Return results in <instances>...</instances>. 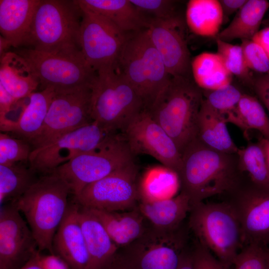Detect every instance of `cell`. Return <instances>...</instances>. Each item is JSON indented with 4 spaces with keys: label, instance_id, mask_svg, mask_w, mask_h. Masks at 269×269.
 Masks as SVG:
<instances>
[{
    "label": "cell",
    "instance_id": "cell-40",
    "mask_svg": "<svg viewBox=\"0 0 269 269\" xmlns=\"http://www.w3.org/2000/svg\"><path fill=\"white\" fill-rule=\"evenodd\" d=\"M191 251L194 269H228L197 240Z\"/></svg>",
    "mask_w": 269,
    "mask_h": 269
},
{
    "label": "cell",
    "instance_id": "cell-18",
    "mask_svg": "<svg viewBox=\"0 0 269 269\" xmlns=\"http://www.w3.org/2000/svg\"><path fill=\"white\" fill-rule=\"evenodd\" d=\"M38 251L33 233L15 202L0 206V269H19Z\"/></svg>",
    "mask_w": 269,
    "mask_h": 269
},
{
    "label": "cell",
    "instance_id": "cell-14",
    "mask_svg": "<svg viewBox=\"0 0 269 269\" xmlns=\"http://www.w3.org/2000/svg\"><path fill=\"white\" fill-rule=\"evenodd\" d=\"M81 8L79 45L85 59L96 72L116 66L127 33L107 18Z\"/></svg>",
    "mask_w": 269,
    "mask_h": 269
},
{
    "label": "cell",
    "instance_id": "cell-24",
    "mask_svg": "<svg viewBox=\"0 0 269 269\" xmlns=\"http://www.w3.org/2000/svg\"><path fill=\"white\" fill-rule=\"evenodd\" d=\"M39 84L31 67L21 56L8 51L0 57V85L16 100L29 97Z\"/></svg>",
    "mask_w": 269,
    "mask_h": 269
},
{
    "label": "cell",
    "instance_id": "cell-9",
    "mask_svg": "<svg viewBox=\"0 0 269 269\" xmlns=\"http://www.w3.org/2000/svg\"><path fill=\"white\" fill-rule=\"evenodd\" d=\"M188 229L183 225L167 231L148 225L139 238L120 248L117 256L129 269H177L187 248Z\"/></svg>",
    "mask_w": 269,
    "mask_h": 269
},
{
    "label": "cell",
    "instance_id": "cell-29",
    "mask_svg": "<svg viewBox=\"0 0 269 269\" xmlns=\"http://www.w3.org/2000/svg\"><path fill=\"white\" fill-rule=\"evenodd\" d=\"M185 21L194 33L215 36L224 22L222 8L218 0H190L187 4Z\"/></svg>",
    "mask_w": 269,
    "mask_h": 269
},
{
    "label": "cell",
    "instance_id": "cell-33",
    "mask_svg": "<svg viewBox=\"0 0 269 269\" xmlns=\"http://www.w3.org/2000/svg\"><path fill=\"white\" fill-rule=\"evenodd\" d=\"M241 169L254 184L269 189V167L264 150L258 141L239 148L237 153Z\"/></svg>",
    "mask_w": 269,
    "mask_h": 269
},
{
    "label": "cell",
    "instance_id": "cell-26",
    "mask_svg": "<svg viewBox=\"0 0 269 269\" xmlns=\"http://www.w3.org/2000/svg\"><path fill=\"white\" fill-rule=\"evenodd\" d=\"M225 117L202 101L197 121L196 138L207 146L222 152L237 153Z\"/></svg>",
    "mask_w": 269,
    "mask_h": 269
},
{
    "label": "cell",
    "instance_id": "cell-30",
    "mask_svg": "<svg viewBox=\"0 0 269 269\" xmlns=\"http://www.w3.org/2000/svg\"><path fill=\"white\" fill-rule=\"evenodd\" d=\"M191 70L193 81L203 90H214L231 84L233 75L217 53L198 54L191 60Z\"/></svg>",
    "mask_w": 269,
    "mask_h": 269
},
{
    "label": "cell",
    "instance_id": "cell-13",
    "mask_svg": "<svg viewBox=\"0 0 269 269\" xmlns=\"http://www.w3.org/2000/svg\"><path fill=\"white\" fill-rule=\"evenodd\" d=\"M118 133L93 121L32 151L29 164L39 176L50 174L76 156L97 148Z\"/></svg>",
    "mask_w": 269,
    "mask_h": 269
},
{
    "label": "cell",
    "instance_id": "cell-41",
    "mask_svg": "<svg viewBox=\"0 0 269 269\" xmlns=\"http://www.w3.org/2000/svg\"><path fill=\"white\" fill-rule=\"evenodd\" d=\"M252 87L269 113V74L253 78Z\"/></svg>",
    "mask_w": 269,
    "mask_h": 269
},
{
    "label": "cell",
    "instance_id": "cell-10",
    "mask_svg": "<svg viewBox=\"0 0 269 269\" xmlns=\"http://www.w3.org/2000/svg\"><path fill=\"white\" fill-rule=\"evenodd\" d=\"M15 52L28 63L41 90L51 88L55 93H60L91 87L96 76V72L87 62L82 52L53 54L26 48Z\"/></svg>",
    "mask_w": 269,
    "mask_h": 269
},
{
    "label": "cell",
    "instance_id": "cell-36",
    "mask_svg": "<svg viewBox=\"0 0 269 269\" xmlns=\"http://www.w3.org/2000/svg\"><path fill=\"white\" fill-rule=\"evenodd\" d=\"M204 100L224 117L234 110L244 95L232 84L214 90H203Z\"/></svg>",
    "mask_w": 269,
    "mask_h": 269
},
{
    "label": "cell",
    "instance_id": "cell-25",
    "mask_svg": "<svg viewBox=\"0 0 269 269\" xmlns=\"http://www.w3.org/2000/svg\"><path fill=\"white\" fill-rule=\"evenodd\" d=\"M81 7L100 14L115 24L124 32L146 29V18L130 0H77Z\"/></svg>",
    "mask_w": 269,
    "mask_h": 269
},
{
    "label": "cell",
    "instance_id": "cell-21",
    "mask_svg": "<svg viewBox=\"0 0 269 269\" xmlns=\"http://www.w3.org/2000/svg\"><path fill=\"white\" fill-rule=\"evenodd\" d=\"M138 208L148 225L157 229L173 231L183 225L189 213V198L180 192L176 196L153 200H140Z\"/></svg>",
    "mask_w": 269,
    "mask_h": 269
},
{
    "label": "cell",
    "instance_id": "cell-19",
    "mask_svg": "<svg viewBox=\"0 0 269 269\" xmlns=\"http://www.w3.org/2000/svg\"><path fill=\"white\" fill-rule=\"evenodd\" d=\"M79 204L74 199L53 239V254L64 260L72 269H89L90 259L79 220Z\"/></svg>",
    "mask_w": 269,
    "mask_h": 269
},
{
    "label": "cell",
    "instance_id": "cell-48",
    "mask_svg": "<svg viewBox=\"0 0 269 269\" xmlns=\"http://www.w3.org/2000/svg\"><path fill=\"white\" fill-rule=\"evenodd\" d=\"M105 269H129L119 259L117 254Z\"/></svg>",
    "mask_w": 269,
    "mask_h": 269
},
{
    "label": "cell",
    "instance_id": "cell-1",
    "mask_svg": "<svg viewBox=\"0 0 269 269\" xmlns=\"http://www.w3.org/2000/svg\"><path fill=\"white\" fill-rule=\"evenodd\" d=\"M178 176L180 192L188 196L191 207L216 195L226 197L246 179L237 153L217 151L196 137L182 153Z\"/></svg>",
    "mask_w": 269,
    "mask_h": 269
},
{
    "label": "cell",
    "instance_id": "cell-35",
    "mask_svg": "<svg viewBox=\"0 0 269 269\" xmlns=\"http://www.w3.org/2000/svg\"><path fill=\"white\" fill-rule=\"evenodd\" d=\"M32 151L28 141L7 133H0V165L28 162Z\"/></svg>",
    "mask_w": 269,
    "mask_h": 269
},
{
    "label": "cell",
    "instance_id": "cell-49",
    "mask_svg": "<svg viewBox=\"0 0 269 269\" xmlns=\"http://www.w3.org/2000/svg\"><path fill=\"white\" fill-rule=\"evenodd\" d=\"M258 141L261 144L264 150L267 161L269 167V139L265 138L262 136H261L258 138Z\"/></svg>",
    "mask_w": 269,
    "mask_h": 269
},
{
    "label": "cell",
    "instance_id": "cell-38",
    "mask_svg": "<svg viewBox=\"0 0 269 269\" xmlns=\"http://www.w3.org/2000/svg\"><path fill=\"white\" fill-rule=\"evenodd\" d=\"M233 265L234 269H267L265 247L254 244L244 246Z\"/></svg>",
    "mask_w": 269,
    "mask_h": 269
},
{
    "label": "cell",
    "instance_id": "cell-44",
    "mask_svg": "<svg viewBox=\"0 0 269 269\" xmlns=\"http://www.w3.org/2000/svg\"><path fill=\"white\" fill-rule=\"evenodd\" d=\"M246 0H220L224 17V22L229 16L238 11L244 5Z\"/></svg>",
    "mask_w": 269,
    "mask_h": 269
},
{
    "label": "cell",
    "instance_id": "cell-31",
    "mask_svg": "<svg viewBox=\"0 0 269 269\" xmlns=\"http://www.w3.org/2000/svg\"><path fill=\"white\" fill-rule=\"evenodd\" d=\"M225 118L227 123H231L241 130L247 139L249 131L253 129L269 139V117L262 104L253 96L244 94L235 109Z\"/></svg>",
    "mask_w": 269,
    "mask_h": 269
},
{
    "label": "cell",
    "instance_id": "cell-5",
    "mask_svg": "<svg viewBox=\"0 0 269 269\" xmlns=\"http://www.w3.org/2000/svg\"><path fill=\"white\" fill-rule=\"evenodd\" d=\"M128 35L117 67L148 110L171 78L146 29Z\"/></svg>",
    "mask_w": 269,
    "mask_h": 269
},
{
    "label": "cell",
    "instance_id": "cell-8",
    "mask_svg": "<svg viewBox=\"0 0 269 269\" xmlns=\"http://www.w3.org/2000/svg\"><path fill=\"white\" fill-rule=\"evenodd\" d=\"M134 157L123 134L118 133L97 148L76 156L52 173L66 182L75 197L88 185L134 162Z\"/></svg>",
    "mask_w": 269,
    "mask_h": 269
},
{
    "label": "cell",
    "instance_id": "cell-34",
    "mask_svg": "<svg viewBox=\"0 0 269 269\" xmlns=\"http://www.w3.org/2000/svg\"><path fill=\"white\" fill-rule=\"evenodd\" d=\"M216 42L217 53L220 56L228 71L252 87L253 78L246 64L241 45H234L217 38Z\"/></svg>",
    "mask_w": 269,
    "mask_h": 269
},
{
    "label": "cell",
    "instance_id": "cell-22",
    "mask_svg": "<svg viewBox=\"0 0 269 269\" xmlns=\"http://www.w3.org/2000/svg\"><path fill=\"white\" fill-rule=\"evenodd\" d=\"M87 208L103 225L119 249L139 238L148 226L138 206L124 211H107Z\"/></svg>",
    "mask_w": 269,
    "mask_h": 269
},
{
    "label": "cell",
    "instance_id": "cell-12",
    "mask_svg": "<svg viewBox=\"0 0 269 269\" xmlns=\"http://www.w3.org/2000/svg\"><path fill=\"white\" fill-rule=\"evenodd\" d=\"M73 198L82 206L107 211L135 208L140 199L137 165L134 162L88 185Z\"/></svg>",
    "mask_w": 269,
    "mask_h": 269
},
{
    "label": "cell",
    "instance_id": "cell-32",
    "mask_svg": "<svg viewBox=\"0 0 269 269\" xmlns=\"http://www.w3.org/2000/svg\"><path fill=\"white\" fill-rule=\"evenodd\" d=\"M28 162L0 165V205L16 201L39 176Z\"/></svg>",
    "mask_w": 269,
    "mask_h": 269
},
{
    "label": "cell",
    "instance_id": "cell-47",
    "mask_svg": "<svg viewBox=\"0 0 269 269\" xmlns=\"http://www.w3.org/2000/svg\"><path fill=\"white\" fill-rule=\"evenodd\" d=\"M38 251L29 261L19 269H43L39 260Z\"/></svg>",
    "mask_w": 269,
    "mask_h": 269
},
{
    "label": "cell",
    "instance_id": "cell-50",
    "mask_svg": "<svg viewBox=\"0 0 269 269\" xmlns=\"http://www.w3.org/2000/svg\"><path fill=\"white\" fill-rule=\"evenodd\" d=\"M0 57L4 53L8 52L7 49L11 46V44L9 42L0 35Z\"/></svg>",
    "mask_w": 269,
    "mask_h": 269
},
{
    "label": "cell",
    "instance_id": "cell-51",
    "mask_svg": "<svg viewBox=\"0 0 269 269\" xmlns=\"http://www.w3.org/2000/svg\"><path fill=\"white\" fill-rule=\"evenodd\" d=\"M267 269H269V248L265 247Z\"/></svg>",
    "mask_w": 269,
    "mask_h": 269
},
{
    "label": "cell",
    "instance_id": "cell-15",
    "mask_svg": "<svg viewBox=\"0 0 269 269\" xmlns=\"http://www.w3.org/2000/svg\"><path fill=\"white\" fill-rule=\"evenodd\" d=\"M225 198L239 219L243 247H269V189L256 186L246 177Z\"/></svg>",
    "mask_w": 269,
    "mask_h": 269
},
{
    "label": "cell",
    "instance_id": "cell-6",
    "mask_svg": "<svg viewBox=\"0 0 269 269\" xmlns=\"http://www.w3.org/2000/svg\"><path fill=\"white\" fill-rule=\"evenodd\" d=\"M189 230L227 268L234 265L243 247L240 224L226 200L201 202L191 207Z\"/></svg>",
    "mask_w": 269,
    "mask_h": 269
},
{
    "label": "cell",
    "instance_id": "cell-2",
    "mask_svg": "<svg viewBox=\"0 0 269 269\" xmlns=\"http://www.w3.org/2000/svg\"><path fill=\"white\" fill-rule=\"evenodd\" d=\"M82 16L76 0H40L22 46L53 54L81 52Z\"/></svg>",
    "mask_w": 269,
    "mask_h": 269
},
{
    "label": "cell",
    "instance_id": "cell-20",
    "mask_svg": "<svg viewBox=\"0 0 269 269\" xmlns=\"http://www.w3.org/2000/svg\"><path fill=\"white\" fill-rule=\"evenodd\" d=\"M78 215L90 259L89 269H105L119 248L88 208L79 205Z\"/></svg>",
    "mask_w": 269,
    "mask_h": 269
},
{
    "label": "cell",
    "instance_id": "cell-39",
    "mask_svg": "<svg viewBox=\"0 0 269 269\" xmlns=\"http://www.w3.org/2000/svg\"><path fill=\"white\" fill-rule=\"evenodd\" d=\"M142 13H147L152 18L163 19L175 14L176 1L171 0H130Z\"/></svg>",
    "mask_w": 269,
    "mask_h": 269
},
{
    "label": "cell",
    "instance_id": "cell-3",
    "mask_svg": "<svg viewBox=\"0 0 269 269\" xmlns=\"http://www.w3.org/2000/svg\"><path fill=\"white\" fill-rule=\"evenodd\" d=\"M70 194L66 182L51 173L39 176L15 202L26 218L40 252L46 250L54 254L53 239L67 211Z\"/></svg>",
    "mask_w": 269,
    "mask_h": 269
},
{
    "label": "cell",
    "instance_id": "cell-52",
    "mask_svg": "<svg viewBox=\"0 0 269 269\" xmlns=\"http://www.w3.org/2000/svg\"><path fill=\"white\" fill-rule=\"evenodd\" d=\"M269 248V247H268Z\"/></svg>",
    "mask_w": 269,
    "mask_h": 269
},
{
    "label": "cell",
    "instance_id": "cell-45",
    "mask_svg": "<svg viewBox=\"0 0 269 269\" xmlns=\"http://www.w3.org/2000/svg\"><path fill=\"white\" fill-rule=\"evenodd\" d=\"M252 40L259 44L269 57V27L259 31Z\"/></svg>",
    "mask_w": 269,
    "mask_h": 269
},
{
    "label": "cell",
    "instance_id": "cell-28",
    "mask_svg": "<svg viewBox=\"0 0 269 269\" xmlns=\"http://www.w3.org/2000/svg\"><path fill=\"white\" fill-rule=\"evenodd\" d=\"M269 7L265 0H248L238 11L233 19L216 38L229 42L237 39L252 40L259 28Z\"/></svg>",
    "mask_w": 269,
    "mask_h": 269
},
{
    "label": "cell",
    "instance_id": "cell-27",
    "mask_svg": "<svg viewBox=\"0 0 269 269\" xmlns=\"http://www.w3.org/2000/svg\"><path fill=\"white\" fill-rule=\"evenodd\" d=\"M55 94L51 88L32 93L18 121L5 133L29 142L40 132Z\"/></svg>",
    "mask_w": 269,
    "mask_h": 269
},
{
    "label": "cell",
    "instance_id": "cell-17",
    "mask_svg": "<svg viewBox=\"0 0 269 269\" xmlns=\"http://www.w3.org/2000/svg\"><path fill=\"white\" fill-rule=\"evenodd\" d=\"M186 21L176 13L166 18H151L146 28L149 38L171 77L191 78L190 54Z\"/></svg>",
    "mask_w": 269,
    "mask_h": 269
},
{
    "label": "cell",
    "instance_id": "cell-23",
    "mask_svg": "<svg viewBox=\"0 0 269 269\" xmlns=\"http://www.w3.org/2000/svg\"><path fill=\"white\" fill-rule=\"evenodd\" d=\"M40 0H0L1 36L11 45L22 46Z\"/></svg>",
    "mask_w": 269,
    "mask_h": 269
},
{
    "label": "cell",
    "instance_id": "cell-37",
    "mask_svg": "<svg viewBox=\"0 0 269 269\" xmlns=\"http://www.w3.org/2000/svg\"><path fill=\"white\" fill-rule=\"evenodd\" d=\"M242 41L241 46L249 69L262 74H269V57L263 48L252 40Z\"/></svg>",
    "mask_w": 269,
    "mask_h": 269
},
{
    "label": "cell",
    "instance_id": "cell-11",
    "mask_svg": "<svg viewBox=\"0 0 269 269\" xmlns=\"http://www.w3.org/2000/svg\"><path fill=\"white\" fill-rule=\"evenodd\" d=\"M91 99V87L55 93L40 132L29 142L32 151L93 122Z\"/></svg>",
    "mask_w": 269,
    "mask_h": 269
},
{
    "label": "cell",
    "instance_id": "cell-42",
    "mask_svg": "<svg viewBox=\"0 0 269 269\" xmlns=\"http://www.w3.org/2000/svg\"><path fill=\"white\" fill-rule=\"evenodd\" d=\"M39 260L43 269H72L61 258L55 254H39Z\"/></svg>",
    "mask_w": 269,
    "mask_h": 269
},
{
    "label": "cell",
    "instance_id": "cell-46",
    "mask_svg": "<svg viewBox=\"0 0 269 269\" xmlns=\"http://www.w3.org/2000/svg\"><path fill=\"white\" fill-rule=\"evenodd\" d=\"M177 269H194L192 251L187 248L182 252Z\"/></svg>",
    "mask_w": 269,
    "mask_h": 269
},
{
    "label": "cell",
    "instance_id": "cell-7",
    "mask_svg": "<svg viewBox=\"0 0 269 269\" xmlns=\"http://www.w3.org/2000/svg\"><path fill=\"white\" fill-rule=\"evenodd\" d=\"M145 109L136 91L116 66L96 72L91 85V117L108 129L122 133Z\"/></svg>",
    "mask_w": 269,
    "mask_h": 269
},
{
    "label": "cell",
    "instance_id": "cell-16",
    "mask_svg": "<svg viewBox=\"0 0 269 269\" xmlns=\"http://www.w3.org/2000/svg\"><path fill=\"white\" fill-rule=\"evenodd\" d=\"M133 154H147L159 161L163 166L178 175L182 155L172 138L143 110L128 124L122 133Z\"/></svg>",
    "mask_w": 269,
    "mask_h": 269
},
{
    "label": "cell",
    "instance_id": "cell-4",
    "mask_svg": "<svg viewBox=\"0 0 269 269\" xmlns=\"http://www.w3.org/2000/svg\"><path fill=\"white\" fill-rule=\"evenodd\" d=\"M203 100L202 90L191 78L171 77L147 110L172 138L181 155L196 137L197 118Z\"/></svg>",
    "mask_w": 269,
    "mask_h": 269
},
{
    "label": "cell",
    "instance_id": "cell-43",
    "mask_svg": "<svg viewBox=\"0 0 269 269\" xmlns=\"http://www.w3.org/2000/svg\"><path fill=\"white\" fill-rule=\"evenodd\" d=\"M17 101L0 85V119L8 114L12 106Z\"/></svg>",
    "mask_w": 269,
    "mask_h": 269
}]
</instances>
